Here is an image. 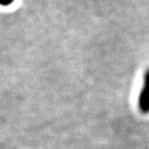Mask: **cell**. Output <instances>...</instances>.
<instances>
[{
	"mask_svg": "<svg viewBox=\"0 0 149 149\" xmlns=\"http://www.w3.org/2000/svg\"><path fill=\"white\" fill-rule=\"evenodd\" d=\"M138 108L142 114H149V70L144 74L142 88L138 97Z\"/></svg>",
	"mask_w": 149,
	"mask_h": 149,
	"instance_id": "6da1fadb",
	"label": "cell"
},
{
	"mask_svg": "<svg viewBox=\"0 0 149 149\" xmlns=\"http://www.w3.org/2000/svg\"><path fill=\"white\" fill-rule=\"evenodd\" d=\"M14 0H0V4H2V5H8L10 4V3L13 2Z\"/></svg>",
	"mask_w": 149,
	"mask_h": 149,
	"instance_id": "7a4b0ae2",
	"label": "cell"
}]
</instances>
